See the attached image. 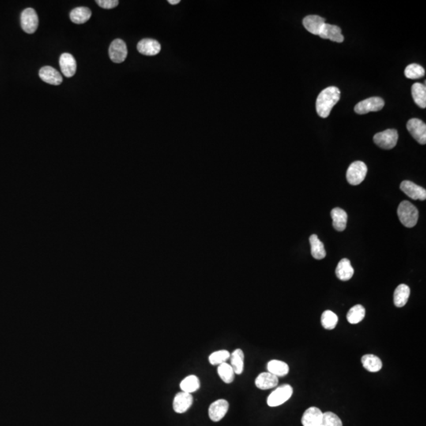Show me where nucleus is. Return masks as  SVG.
Returning a JSON list of instances; mask_svg holds the SVG:
<instances>
[{
	"instance_id": "cd10ccee",
	"label": "nucleus",
	"mask_w": 426,
	"mask_h": 426,
	"mask_svg": "<svg viewBox=\"0 0 426 426\" xmlns=\"http://www.w3.org/2000/svg\"><path fill=\"white\" fill-rule=\"evenodd\" d=\"M231 366L235 374L240 375L244 370V353L241 349H236L231 355Z\"/></svg>"
},
{
	"instance_id": "393cba45",
	"label": "nucleus",
	"mask_w": 426,
	"mask_h": 426,
	"mask_svg": "<svg viewBox=\"0 0 426 426\" xmlns=\"http://www.w3.org/2000/svg\"><path fill=\"white\" fill-rule=\"evenodd\" d=\"M92 16V12L88 7H77L70 13V20L75 24H84L88 21Z\"/></svg>"
},
{
	"instance_id": "9b49d317",
	"label": "nucleus",
	"mask_w": 426,
	"mask_h": 426,
	"mask_svg": "<svg viewBox=\"0 0 426 426\" xmlns=\"http://www.w3.org/2000/svg\"><path fill=\"white\" fill-rule=\"evenodd\" d=\"M229 409V404L225 400H218L209 407V415L211 420L218 423L224 419Z\"/></svg>"
},
{
	"instance_id": "b1692460",
	"label": "nucleus",
	"mask_w": 426,
	"mask_h": 426,
	"mask_svg": "<svg viewBox=\"0 0 426 426\" xmlns=\"http://www.w3.org/2000/svg\"><path fill=\"white\" fill-rule=\"evenodd\" d=\"M363 367L370 373L379 372L382 369V362L378 356L374 355H366L362 358Z\"/></svg>"
},
{
	"instance_id": "20e7f679",
	"label": "nucleus",
	"mask_w": 426,
	"mask_h": 426,
	"mask_svg": "<svg viewBox=\"0 0 426 426\" xmlns=\"http://www.w3.org/2000/svg\"><path fill=\"white\" fill-rule=\"evenodd\" d=\"M367 166L363 161L351 163L347 171V180L350 184L358 186L364 181L367 174Z\"/></svg>"
},
{
	"instance_id": "4be33fe9",
	"label": "nucleus",
	"mask_w": 426,
	"mask_h": 426,
	"mask_svg": "<svg viewBox=\"0 0 426 426\" xmlns=\"http://www.w3.org/2000/svg\"><path fill=\"white\" fill-rule=\"evenodd\" d=\"M411 295V289L406 284H400L396 287L394 292V304L396 307L401 308L404 307L409 299Z\"/></svg>"
},
{
	"instance_id": "c9c22d12",
	"label": "nucleus",
	"mask_w": 426,
	"mask_h": 426,
	"mask_svg": "<svg viewBox=\"0 0 426 426\" xmlns=\"http://www.w3.org/2000/svg\"><path fill=\"white\" fill-rule=\"evenodd\" d=\"M96 2L100 7L104 9H113L119 3L118 0H97Z\"/></svg>"
},
{
	"instance_id": "2f4dec72",
	"label": "nucleus",
	"mask_w": 426,
	"mask_h": 426,
	"mask_svg": "<svg viewBox=\"0 0 426 426\" xmlns=\"http://www.w3.org/2000/svg\"><path fill=\"white\" fill-rule=\"evenodd\" d=\"M321 325L328 330H333L338 323V317L331 310H326L321 315Z\"/></svg>"
},
{
	"instance_id": "7ed1b4c3",
	"label": "nucleus",
	"mask_w": 426,
	"mask_h": 426,
	"mask_svg": "<svg viewBox=\"0 0 426 426\" xmlns=\"http://www.w3.org/2000/svg\"><path fill=\"white\" fill-rule=\"evenodd\" d=\"M293 394V389L291 385L284 384L280 385L276 390L273 391L267 400V404L271 408H275L284 404L291 399Z\"/></svg>"
},
{
	"instance_id": "a211bd4d",
	"label": "nucleus",
	"mask_w": 426,
	"mask_h": 426,
	"mask_svg": "<svg viewBox=\"0 0 426 426\" xmlns=\"http://www.w3.org/2000/svg\"><path fill=\"white\" fill-rule=\"evenodd\" d=\"M278 384V378L269 372L262 373L255 380L256 386L261 390L273 389L276 388Z\"/></svg>"
},
{
	"instance_id": "412c9836",
	"label": "nucleus",
	"mask_w": 426,
	"mask_h": 426,
	"mask_svg": "<svg viewBox=\"0 0 426 426\" xmlns=\"http://www.w3.org/2000/svg\"><path fill=\"white\" fill-rule=\"evenodd\" d=\"M331 216L333 219V225L335 229L338 231H344L348 223L347 212L340 208H335L331 212Z\"/></svg>"
},
{
	"instance_id": "7c9ffc66",
	"label": "nucleus",
	"mask_w": 426,
	"mask_h": 426,
	"mask_svg": "<svg viewBox=\"0 0 426 426\" xmlns=\"http://www.w3.org/2000/svg\"><path fill=\"white\" fill-rule=\"evenodd\" d=\"M217 371L220 378H221L222 381H224V383L231 384L234 381L235 372H234L231 365L227 364V363H223V364L218 366Z\"/></svg>"
},
{
	"instance_id": "2eb2a0df",
	"label": "nucleus",
	"mask_w": 426,
	"mask_h": 426,
	"mask_svg": "<svg viewBox=\"0 0 426 426\" xmlns=\"http://www.w3.org/2000/svg\"><path fill=\"white\" fill-rule=\"evenodd\" d=\"M42 81L52 85H59L62 82V77L58 70L51 66H43L39 71Z\"/></svg>"
},
{
	"instance_id": "423d86ee",
	"label": "nucleus",
	"mask_w": 426,
	"mask_h": 426,
	"mask_svg": "<svg viewBox=\"0 0 426 426\" xmlns=\"http://www.w3.org/2000/svg\"><path fill=\"white\" fill-rule=\"evenodd\" d=\"M39 24L37 13L32 8L24 9L21 15V25L26 33L32 34L36 32Z\"/></svg>"
},
{
	"instance_id": "6ab92c4d",
	"label": "nucleus",
	"mask_w": 426,
	"mask_h": 426,
	"mask_svg": "<svg viewBox=\"0 0 426 426\" xmlns=\"http://www.w3.org/2000/svg\"><path fill=\"white\" fill-rule=\"evenodd\" d=\"M303 25L306 30L314 35H319L321 28L325 24V19L318 15H308L303 19Z\"/></svg>"
},
{
	"instance_id": "39448f33",
	"label": "nucleus",
	"mask_w": 426,
	"mask_h": 426,
	"mask_svg": "<svg viewBox=\"0 0 426 426\" xmlns=\"http://www.w3.org/2000/svg\"><path fill=\"white\" fill-rule=\"evenodd\" d=\"M398 139V132L394 129H389L385 131L380 132L374 137L376 145L384 149H392L394 148Z\"/></svg>"
},
{
	"instance_id": "aec40b11",
	"label": "nucleus",
	"mask_w": 426,
	"mask_h": 426,
	"mask_svg": "<svg viewBox=\"0 0 426 426\" xmlns=\"http://www.w3.org/2000/svg\"><path fill=\"white\" fill-rule=\"evenodd\" d=\"M355 270L351 266V261L348 258H344L339 262L336 267V275L342 281H348L353 277Z\"/></svg>"
},
{
	"instance_id": "f8f14e48",
	"label": "nucleus",
	"mask_w": 426,
	"mask_h": 426,
	"mask_svg": "<svg viewBox=\"0 0 426 426\" xmlns=\"http://www.w3.org/2000/svg\"><path fill=\"white\" fill-rule=\"evenodd\" d=\"M194 402V398L190 393H178L173 401V409L178 414H183L190 409Z\"/></svg>"
},
{
	"instance_id": "72a5a7b5",
	"label": "nucleus",
	"mask_w": 426,
	"mask_h": 426,
	"mask_svg": "<svg viewBox=\"0 0 426 426\" xmlns=\"http://www.w3.org/2000/svg\"><path fill=\"white\" fill-rule=\"evenodd\" d=\"M406 77L409 79H419L425 76V69L419 64H411L406 68Z\"/></svg>"
},
{
	"instance_id": "6e6552de",
	"label": "nucleus",
	"mask_w": 426,
	"mask_h": 426,
	"mask_svg": "<svg viewBox=\"0 0 426 426\" xmlns=\"http://www.w3.org/2000/svg\"><path fill=\"white\" fill-rule=\"evenodd\" d=\"M408 131L419 144L426 145V125L419 118H411L407 124Z\"/></svg>"
},
{
	"instance_id": "e433bc0d",
	"label": "nucleus",
	"mask_w": 426,
	"mask_h": 426,
	"mask_svg": "<svg viewBox=\"0 0 426 426\" xmlns=\"http://www.w3.org/2000/svg\"><path fill=\"white\" fill-rule=\"evenodd\" d=\"M168 2L171 5H176L180 2V0H168Z\"/></svg>"
},
{
	"instance_id": "f3484780",
	"label": "nucleus",
	"mask_w": 426,
	"mask_h": 426,
	"mask_svg": "<svg viewBox=\"0 0 426 426\" xmlns=\"http://www.w3.org/2000/svg\"><path fill=\"white\" fill-rule=\"evenodd\" d=\"M318 36H321L322 39H331L337 43H342L344 42V39L340 27L334 24H327V23L324 24Z\"/></svg>"
},
{
	"instance_id": "4468645a",
	"label": "nucleus",
	"mask_w": 426,
	"mask_h": 426,
	"mask_svg": "<svg viewBox=\"0 0 426 426\" xmlns=\"http://www.w3.org/2000/svg\"><path fill=\"white\" fill-rule=\"evenodd\" d=\"M61 71L66 77H73L77 70V62L75 58L69 53H63L59 58Z\"/></svg>"
},
{
	"instance_id": "f03ea898",
	"label": "nucleus",
	"mask_w": 426,
	"mask_h": 426,
	"mask_svg": "<svg viewBox=\"0 0 426 426\" xmlns=\"http://www.w3.org/2000/svg\"><path fill=\"white\" fill-rule=\"evenodd\" d=\"M399 219L405 227H415L419 220V211L417 208L408 201H404L400 203L397 210Z\"/></svg>"
},
{
	"instance_id": "bb28decb",
	"label": "nucleus",
	"mask_w": 426,
	"mask_h": 426,
	"mask_svg": "<svg viewBox=\"0 0 426 426\" xmlns=\"http://www.w3.org/2000/svg\"><path fill=\"white\" fill-rule=\"evenodd\" d=\"M412 96L415 103L422 108L426 107V85L421 83H415L412 86Z\"/></svg>"
},
{
	"instance_id": "473e14b6",
	"label": "nucleus",
	"mask_w": 426,
	"mask_h": 426,
	"mask_svg": "<svg viewBox=\"0 0 426 426\" xmlns=\"http://www.w3.org/2000/svg\"><path fill=\"white\" fill-rule=\"evenodd\" d=\"M231 357V354L229 351L226 350H221V351H215L213 353L211 354L209 358V363L212 366H216V365L223 364L226 363Z\"/></svg>"
},
{
	"instance_id": "f257e3e1",
	"label": "nucleus",
	"mask_w": 426,
	"mask_h": 426,
	"mask_svg": "<svg viewBox=\"0 0 426 426\" xmlns=\"http://www.w3.org/2000/svg\"><path fill=\"white\" fill-rule=\"evenodd\" d=\"M340 99V91L337 87L331 86L321 91L316 102V109L319 116L329 117L332 109Z\"/></svg>"
},
{
	"instance_id": "1a4fd4ad",
	"label": "nucleus",
	"mask_w": 426,
	"mask_h": 426,
	"mask_svg": "<svg viewBox=\"0 0 426 426\" xmlns=\"http://www.w3.org/2000/svg\"><path fill=\"white\" fill-rule=\"evenodd\" d=\"M127 54V47L122 39H116L113 40L109 47V57L112 62L115 63L124 62Z\"/></svg>"
},
{
	"instance_id": "f704fd0d",
	"label": "nucleus",
	"mask_w": 426,
	"mask_h": 426,
	"mask_svg": "<svg viewBox=\"0 0 426 426\" xmlns=\"http://www.w3.org/2000/svg\"><path fill=\"white\" fill-rule=\"evenodd\" d=\"M320 426H343V423L336 414L329 411L323 413L322 422Z\"/></svg>"
},
{
	"instance_id": "9d476101",
	"label": "nucleus",
	"mask_w": 426,
	"mask_h": 426,
	"mask_svg": "<svg viewBox=\"0 0 426 426\" xmlns=\"http://www.w3.org/2000/svg\"><path fill=\"white\" fill-rule=\"evenodd\" d=\"M400 189L406 195L413 200L425 201L426 199V190L422 186H418L411 181H404L400 185Z\"/></svg>"
},
{
	"instance_id": "dca6fc26",
	"label": "nucleus",
	"mask_w": 426,
	"mask_h": 426,
	"mask_svg": "<svg viewBox=\"0 0 426 426\" xmlns=\"http://www.w3.org/2000/svg\"><path fill=\"white\" fill-rule=\"evenodd\" d=\"M137 48L141 54L152 56L160 53L161 45L156 39H143L137 43Z\"/></svg>"
},
{
	"instance_id": "c756f323",
	"label": "nucleus",
	"mask_w": 426,
	"mask_h": 426,
	"mask_svg": "<svg viewBox=\"0 0 426 426\" xmlns=\"http://www.w3.org/2000/svg\"><path fill=\"white\" fill-rule=\"evenodd\" d=\"M365 316H366V310L364 307L362 305H356L348 311L347 319L350 324L356 325L360 323L361 321L364 319Z\"/></svg>"
},
{
	"instance_id": "c85d7f7f",
	"label": "nucleus",
	"mask_w": 426,
	"mask_h": 426,
	"mask_svg": "<svg viewBox=\"0 0 426 426\" xmlns=\"http://www.w3.org/2000/svg\"><path fill=\"white\" fill-rule=\"evenodd\" d=\"M201 387L199 378L194 375L188 376L180 383V389L186 393H195Z\"/></svg>"
},
{
	"instance_id": "ddd939ff",
	"label": "nucleus",
	"mask_w": 426,
	"mask_h": 426,
	"mask_svg": "<svg viewBox=\"0 0 426 426\" xmlns=\"http://www.w3.org/2000/svg\"><path fill=\"white\" fill-rule=\"evenodd\" d=\"M323 413L319 408L312 407L305 411L302 417L303 426H320L322 422Z\"/></svg>"
},
{
	"instance_id": "0eeeda50",
	"label": "nucleus",
	"mask_w": 426,
	"mask_h": 426,
	"mask_svg": "<svg viewBox=\"0 0 426 426\" xmlns=\"http://www.w3.org/2000/svg\"><path fill=\"white\" fill-rule=\"evenodd\" d=\"M385 106V101L381 97H370L359 102L355 107L357 114L364 115L373 111H381Z\"/></svg>"
},
{
	"instance_id": "a878e982",
	"label": "nucleus",
	"mask_w": 426,
	"mask_h": 426,
	"mask_svg": "<svg viewBox=\"0 0 426 426\" xmlns=\"http://www.w3.org/2000/svg\"><path fill=\"white\" fill-rule=\"evenodd\" d=\"M310 242L311 246V254L314 258L317 260L324 259L326 257V251L323 242L319 240L318 235H312L310 237Z\"/></svg>"
},
{
	"instance_id": "5701e85b",
	"label": "nucleus",
	"mask_w": 426,
	"mask_h": 426,
	"mask_svg": "<svg viewBox=\"0 0 426 426\" xmlns=\"http://www.w3.org/2000/svg\"><path fill=\"white\" fill-rule=\"evenodd\" d=\"M267 370L269 373L277 378H282L285 377L289 373V366L282 361L272 360L267 365Z\"/></svg>"
}]
</instances>
